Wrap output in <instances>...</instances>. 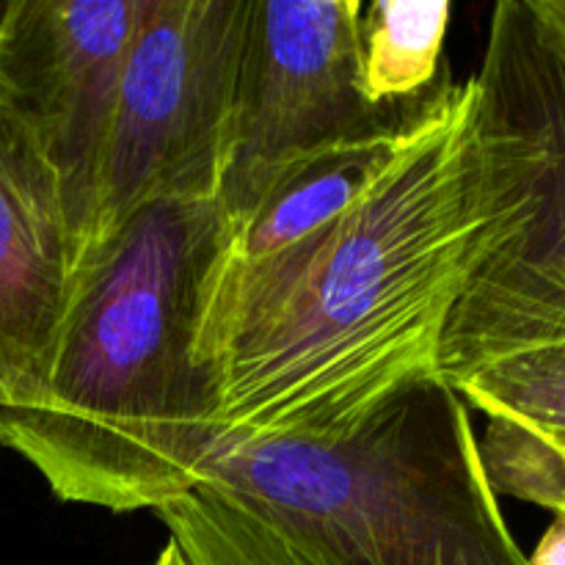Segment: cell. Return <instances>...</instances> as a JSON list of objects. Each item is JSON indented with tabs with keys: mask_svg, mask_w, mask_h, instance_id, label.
I'll return each instance as SVG.
<instances>
[{
	"mask_svg": "<svg viewBox=\"0 0 565 565\" xmlns=\"http://www.w3.org/2000/svg\"><path fill=\"white\" fill-rule=\"evenodd\" d=\"M530 428H533V425H530ZM535 430H539V434L544 436V439L550 441V445L555 447L557 452H561V458H563V463H565V434H561V430H544V428H535ZM563 516H565V513H563Z\"/></svg>",
	"mask_w": 565,
	"mask_h": 565,
	"instance_id": "9a60e30c",
	"label": "cell"
},
{
	"mask_svg": "<svg viewBox=\"0 0 565 565\" xmlns=\"http://www.w3.org/2000/svg\"><path fill=\"white\" fill-rule=\"evenodd\" d=\"M143 0H14L0 42V99L58 171L77 276L97 218L105 143Z\"/></svg>",
	"mask_w": 565,
	"mask_h": 565,
	"instance_id": "8992f818",
	"label": "cell"
},
{
	"mask_svg": "<svg viewBox=\"0 0 565 565\" xmlns=\"http://www.w3.org/2000/svg\"><path fill=\"white\" fill-rule=\"evenodd\" d=\"M226 235L218 199H158L81 270L42 386L0 408V445L61 502L136 513L193 491L213 439L196 337Z\"/></svg>",
	"mask_w": 565,
	"mask_h": 565,
	"instance_id": "7a4b0ae2",
	"label": "cell"
},
{
	"mask_svg": "<svg viewBox=\"0 0 565 565\" xmlns=\"http://www.w3.org/2000/svg\"><path fill=\"white\" fill-rule=\"evenodd\" d=\"M248 3L143 0L105 143L83 268L158 199L221 202Z\"/></svg>",
	"mask_w": 565,
	"mask_h": 565,
	"instance_id": "277c9868",
	"label": "cell"
},
{
	"mask_svg": "<svg viewBox=\"0 0 565 565\" xmlns=\"http://www.w3.org/2000/svg\"><path fill=\"white\" fill-rule=\"evenodd\" d=\"M447 0H375L359 22V88L373 108H403L445 77Z\"/></svg>",
	"mask_w": 565,
	"mask_h": 565,
	"instance_id": "9c48e42d",
	"label": "cell"
},
{
	"mask_svg": "<svg viewBox=\"0 0 565 565\" xmlns=\"http://www.w3.org/2000/svg\"><path fill=\"white\" fill-rule=\"evenodd\" d=\"M152 565H188V561H185V555H182L180 546H177L174 541L169 539V544H166L163 550H160L158 561H154Z\"/></svg>",
	"mask_w": 565,
	"mask_h": 565,
	"instance_id": "5bb4252c",
	"label": "cell"
},
{
	"mask_svg": "<svg viewBox=\"0 0 565 565\" xmlns=\"http://www.w3.org/2000/svg\"><path fill=\"white\" fill-rule=\"evenodd\" d=\"M11 9H14V0H0V42H3L6 25H9Z\"/></svg>",
	"mask_w": 565,
	"mask_h": 565,
	"instance_id": "2e32d148",
	"label": "cell"
},
{
	"mask_svg": "<svg viewBox=\"0 0 565 565\" xmlns=\"http://www.w3.org/2000/svg\"><path fill=\"white\" fill-rule=\"evenodd\" d=\"M362 0H252L237 72L232 158L221 185L230 226L279 171L414 110L373 108L359 88Z\"/></svg>",
	"mask_w": 565,
	"mask_h": 565,
	"instance_id": "5b68a950",
	"label": "cell"
},
{
	"mask_svg": "<svg viewBox=\"0 0 565 565\" xmlns=\"http://www.w3.org/2000/svg\"><path fill=\"white\" fill-rule=\"evenodd\" d=\"M419 103L401 121L315 149L279 171L257 204L230 226V235L204 281L202 303L213 292L274 263L345 215L406 141Z\"/></svg>",
	"mask_w": 565,
	"mask_h": 565,
	"instance_id": "ba28073f",
	"label": "cell"
},
{
	"mask_svg": "<svg viewBox=\"0 0 565 565\" xmlns=\"http://www.w3.org/2000/svg\"><path fill=\"white\" fill-rule=\"evenodd\" d=\"M500 230L478 83L445 75L345 215L202 303L213 434L334 439L441 379L450 315Z\"/></svg>",
	"mask_w": 565,
	"mask_h": 565,
	"instance_id": "6da1fadb",
	"label": "cell"
},
{
	"mask_svg": "<svg viewBox=\"0 0 565 565\" xmlns=\"http://www.w3.org/2000/svg\"><path fill=\"white\" fill-rule=\"evenodd\" d=\"M478 83V127L502 230L447 323L439 370H472L565 337V66L524 0L491 14Z\"/></svg>",
	"mask_w": 565,
	"mask_h": 565,
	"instance_id": "3957f363",
	"label": "cell"
},
{
	"mask_svg": "<svg viewBox=\"0 0 565 565\" xmlns=\"http://www.w3.org/2000/svg\"><path fill=\"white\" fill-rule=\"evenodd\" d=\"M75 287L77 241L58 171L0 99V408L39 392Z\"/></svg>",
	"mask_w": 565,
	"mask_h": 565,
	"instance_id": "52a82bcc",
	"label": "cell"
},
{
	"mask_svg": "<svg viewBox=\"0 0 565 565\" xmlns=\"http://www.w3.org/2000/svg\"><path fill=\"white\" fill-rule=\"evenodd\" d=\"M452 390L486 419H513L565 434V337L483 364Z\"/></svg>",
	"mask_w": 565,
	"mask_h": 565,
	"instance_id": "8fae6325",
	"label": "cell"
},
{
	"mask_svg": "<svg viewBox=\"0 0 565 565\" xmlns=\"http://www.w3.org/2000/svg\"><path fill=\"white\" fill-rule=\"evenodd\" d=\"M154 513L188 565H320L285 524L215 486H196Z\"/></svg>",
	"mask_w": 565,
	"mask_h": 565,
	"instance_id": "30bf717a",
	"label": "cell"
},
{
	"mask_svg": "<svg viewBox=\"0 0 565 565\" xmlns=\"http://www.w3.org/2000/svg\"><path fill=\"white\" fill-rule=\"evenodd\" d=\"M539 36L565 66V0H524Z\"/></svg>",
	"mask_w": 565,
	"mask_h": 565,
	"instance_id": "7c38bea8",
	"label": "cell"
},
{
	"mask_svg": "<svg viewBox=\"0 0 565 565\" xmlns=\"http://www.w3.org/2000/svg\"><path fill=\"white\" fill-rule=\"evenodd\" d=\"M527 565H565V516H555Z\"/></svg>",
	"mask_w": 565,
	"mask_h": 565,
	"instance_id": "4fadbf2b",
	"label": "cell"
}]
</instances>
